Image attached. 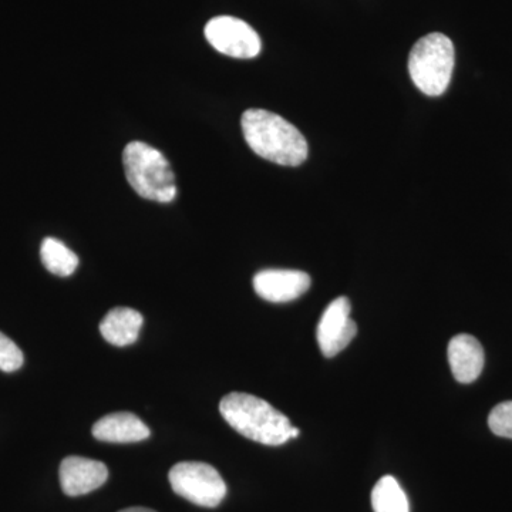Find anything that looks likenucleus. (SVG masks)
I'll list each match as a JSON object with an SVG mask.
<instances>
[{
	"instance_id": "nucleus-1",
	"label": "nucleus",
	"mask_w": 512,
	"mask_h": 512,
	"mask_svg": "<svg viewBox=\"0 0 512 512\" xmlns=\"http://www.w3.org/2000/svg\"><path fill=\"white\" fill-rule=\"evenodd\" d=\"M241 126L249 148L265 160L285 167H298L308 158V141L298 128L278 114L247 110Z\"/></svg>"
},
{
	"instance_id": "nucleus-2",
	"label": "nucleus",
	"mask_w": 512,
	"mask_h": 512,
	"mask_svg": "<svg viewBox=\"0 0 512 512\" xmlns=\"http://www.w3.org/2000/svg\"><path fill=\"white\" fill-rule=\"evenodd\" d=\"M220 412L232 429L256 443L282 446L291 440L292 424L288 417L252 394H228L221 400Z\"/></svg>"
},
{
	"instance_id": "nucleus-3",
	"label": "nucleus",
	"mask_w": 512,
	"mask_h": 512,
	"mask_svg": "<svg viewBox=\"0 0 512 512\" xmlns=\"http://www.w3.org/2000/svg\"><path fill=\"white\" fill-rule=\"evenodd\" d=\"M128 183L140 197L156 202H171L177 197V183L167 158L143 141H131L123 151Z\"/></svg>"
},
{
	"instance_id": "nucleus-4",
	"label": "nucleus",
	"mask_w": 512,
	"mask_h": 512,
	"mask_svg": "<svg viewBox=\"0 0 512 512\" xmlns=\"http://www.w3.org/2000/svg\"><path fill=\"white\" fill-rule=\"evenodd\" d=\"M456 53L454 45L443 33L421 37L409 56V73L414 86L426 96L437 97L446 92L453 76Z\"/></svg>"
},
{
	"instance_id": "nucleus-5",
	"label": "nucleus",
	"mask_w": 512,
	"mask_h": 512,
	"mask_svg": "<svg viewBox=\"0 0 512 512\" xmlns=\"http://www.w3.org/2000/svg\"><path fill=\"white\" fill-rule=\"evenodd\" d=\"M168 480L175 494L200 507H218L227 495L224 478L210 464L198 461L175 464Z\"/></svg>"
},
{
	"instance_id": "nucleus-6",
	"label": "nucleus",
	"mask_w": 512,
	"mask_h": 512,
	"mask_svg": "<svg viewBox=\"0 0 512 512\" xmlns=\"http://www.w3.org/2000/svg\"><path fill=\"white\" fill-rule=\"evenodd\" d=\"M205 37L222 55L252 59L261 53V37L247 22L232 16H217L205 26Z\"/></svg>"
},
{
	"instance_id": "nucleus-7",
	"label": "nucleus",
	"mask_w": 512,
	"mask_h": 512,
	"mask_svg": "<svg viewBox=\"0 0 512 512\" xmlns=\"http://www.w3.org/2000/svg\"><path fill=\"white\" fill-rule=\"evenodd\" d=\"M352 305L345 296L335 299L326 311L318 325V345L323 356L333 357L348 348L357 333L356 323L350 319Z\"/></svg>"
},
{
	"instance_id": "nucleus-8",
	"label": "nucleus",
	"mask_w": 512,
	"mask_h": 512,
	"mask_svg": "<svg viewBox=\"0 0 512 512\" xmlns=\"http://www.w3.org/2000/svg\"><path fill=\"white\" fill-rule=\"evenodd\" d=\"M309 288L311 276L293 269H265L254 278L256 295L272 303L295 301Z\"/></svg>"
},
{
	"instance_id": "nucleus-9",
	"label": "nucleus",
	"mask_w": 512,
	"mask_h": 512,
	"mask_svg": "<svg viewBox=\"0 0 512 512\" xmlns=\"http://www.w3.org/2000/svg\"><path fill=\"white\" fill-rule=\"evenodd\" d=\"M60 485L69 497L89 494L100 488L109 478L106 464L92 458L72 456L60 464Z\"/></svg>"
},
{
	"instance_id": "nucleus-10",
	"label": "nucleus",
	"mask_w": 512,
	"mask_h": 512,
	"mask_svg": "<svg viewBox=\"0 0 512 512\" xmlns=\"http://www.w3.org/2000/svg\"><path fill=\"white\" fill-rule=\"evenodd\" d=\"M448 362L457 382H476L484 369V349L474 336L458 335L448 345Z\"/></svg>"
},
{
	"instance_id": "nucleus-11",
	"label": "nucleus",
	"mask_w": 512,
	"mask_h": 512,
	"mask_svg": "<svg viewBox=\"0 0 512 512\" xmlns=\"http://www.w3.org/2000/svg\"><path fill=\"white\" fill-rule=\"evenodd\" d=\"M93 436L104 443H138L150 437V429L136 414L111 413L94 424Z\"/></svg>"
},
{
	"instance_id": "nucleus-12",
	"label": "nucleus",
	"mask_w": 512,
	"mask_h": 512,
	"mask_svg": "<svg viewBox=\"0 0 512 512\" xmlns=\"http://www.w3.org/2000/svg\"><path fill=\"white\" fill-rule=\"evenodd\" d=\"M143 322V316L136 309L114 308L101 320V336L111 345L120 348L133 345L138 339Z\"/></svg>"
},
{
	"instance_id": "nucleus-13",
	"label": "nucleus",
	"mask_w": 512,
	"mask_h": 512,
	"mask_svg": "<svg viewBox=\"0 0 512 512\" xmlns=\"http://www.w3.org/2000/svg\"><path fill=\"white\" fill-rule=\"evenodd\" d=\"M40 258L47 271L57 276H70L79 266L77 255L56 238L43 239Z\"/></svg>"
},
{
	"instance_id": "nucleus-14",
	"label": "nucleus",
	"mask_w": 512,
	"mask_h": 512,
	"mask_svg": "<svg viewBox=\"0 0 512 512\" xmlns=\"http://www.w3.org/2000/svg\"><path fill=\"white\" fill-rule=\"evenodd\" d=\"M372 505L375 512H409V500L396 478H380L373 488Z\"/></svg>"
},
{
	"instance_id": "nucleus-15",
	"label": "nucleus",
	"mask_w": 512,
	"mask_h": 512,
	"mask_svg": "<svg viewBox=\"0 0 512 512\" xmlns=\"http://www.w3.org/2000/svg\"><path fill=\"white\" fill-rule=\"evenodd\" d=\"M25 357L19 346L0 332V370L6 373L16 372L23 366Z\"/></svg>"
},
{
	"instance_id": "nucleus-16",
	"label": "nucleus",
	"mask_w": 512,
	"mask_h": 512,
	"mask_svg": "<svg viewBox=\"0 0 512 512\" xmlns=\"http://www.w3.org/2000/svg\"><path fill=\"white\" fill-rule=\"evenodd\" d=\"M488 426L495 436L512 439V402L495 406L488 417Z\"/></svg>"
},
{
	"instance_id": "nucleus-17",
	"label": "nucleus",
	"mask_w": 512,
	"mask_h": 512,
	"mask_svg": "<svg viewBox=\"0 0 512 512\" xmlns=\"http://www.w3.org/2000/svg\"><path fill=\"white\" fill-rule=\"evenodd\" d=\"M119 512H156V511L150 510V508L133 507V508H127V510H123V511H119Z\"/></svg>"
},
{
	"instance_id": "nucleus-18",
	"label": "nucleus",
	"mask_w": 512,
	"mask_h": 512,
	"mask_svg": "<svg viewBox=\"0 0 512 512\" xmlns=\"http://www.w3.org/2000/svg\"><path fill=\"white\" fill-rule=\"evenodd\" d=\"M299 436V430L298 429H295V427H292V430H291V439H296V437Z\"/></svg>"
}]
</instances>
